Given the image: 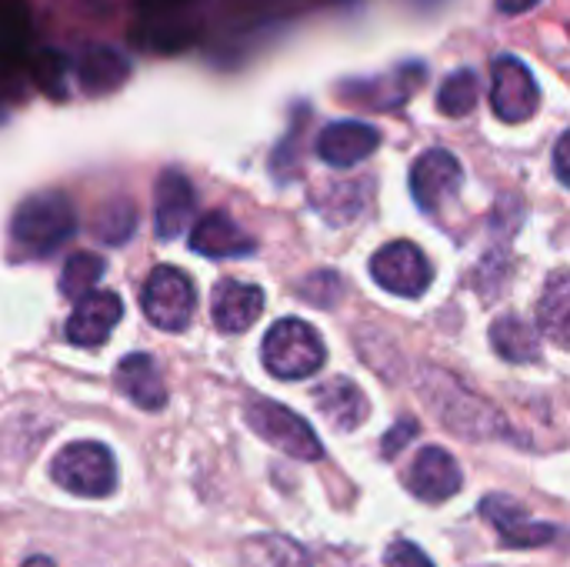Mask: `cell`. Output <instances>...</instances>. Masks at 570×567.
I'll return each instance as SVG.
<instances>
[{
	"instance_id": "cell-3",
	"label": "cell",
	"mask_w": 570,
	"mask_h": 567,
	"mask_svg": "<svg viewBox=\"0 0 570 567\" xmlns=\"http://www.w3.org/2000/svg\"><path fill=\"white\" fill-rule=\"evenodd\" d=\"M50 478L60 491L97 501L117 491V461L100 441H73L53 454Z\"/></svg>"
},
{
	"instance_id": "cell-22",
	"label": "cell",
	"mask_w": 570,
	"mask_h": 567,
	"mask_svg": "<svg viewBox=\"0 0 570 567\" xmlns=\"http://www.w3.org/2000/svg\"><path fill=\"white\" fill-rule=\"evenodd\" d=\"M491 344L511 364H531V361L541 358V338H538V331L528 321L514 317V314L498 317V324L491 328Z\"/></svg>"
},
{
	"instance_id": "cell-5",
	"label": "cell",
	"mask_w": 570,
	"mask_h": 567,
	"mask_svg": "<svg viewBox=\"0 0 570 567\" xmlns=\"http://www.w3.org/2000/svg\"><path fill=\"white\" fill-rule=\"evenodd\" d=\"M140 307H144V317L160 328V331H184L190 321H194V311H197V287L194 281L174 267V264H160L150 271V277L144 281V291H140Z\"/></svg>"
},
{
	"instance_id": "cell-20",
	"label": "cell",
	"mask_w": 570,
	"mask_h": 567,
	"mask_svg": "<svg viewBox=\"0 0 570 567\" xmlns=\"http://www.w3.org/2000/svg\"><path fill=\"white\" fill-rule=\"evenodd\" d=\"M314 404L317 411L337 428V431H354L367 421L371 404L367 394L351 381V378H331L314 391Z\"/></svg>"
},
{
	"instance_id": "cell-18",
	"label": "cell",
	"mask_w": 570,
	"mask_h": 567,
	"mask_svg": "<svg viewBox=\"0 0 570 567\" xmlns=\"http://www.w3.org/2000/svg\"><path fill=\"white\" fill-rule=\"evenodd\" d=\"M130 60L117 50V47H104L94 43L80 53L77 60V84L87 97H100V94H114L127 84L130 77Z\"/></svg>"
},
{
	"instance_id": "cell-24",
	"label": "cell",
	"mask_w": 570,
	"mask_h": 567,
	"mask_svg": "<svg viewBox=\"0 0 570 567\" xmlns=\"http://www.w3.org/2000/svg\"><path fill=\"white\" fill-rule=\"evenodd\" d=\"M104 271H107V264L100 254H94V251L70 254L63 271H60V294L67 301H80L83 294L97 291V281L104 277Z\"/></svg>"
},
{
	"instance_id": "cell-9",
	"label": "cell",
	"mask_w": 570,
	"mask_h": 567,
	"mask_svg": "<svg viewBox=\"0 0 570 567\" xmlns=\"http://www.w3.org/2000/svg\"><path fill=\"white\" fill-rule=\"evenodd\" d=\"M124 317V304L114 291H90L80 301H73V311L67 317V341L77 348H100L110 341Z\"/></svg>"
},
{
	"instance_id": "cell-16",
	"label": "cell",
	"mask_w": 570,
	"mask_h": 567,
	"mask_svg": "<svg viewBox=\"0 0 570 567\" xmlns=\"http://www.w3.org/2000/svg\"><path fill=\"white\" fill-rule=\"evenodd\" d=\"M407 488L421 501H448L461 491V468L444 448H424L407 471Z\"/></svg>"
},
{
	"instance_id": "cell-4",
	"label": "cell",
	"mask_w": 570,
	"mask_h": 567,
	"mask_svg": "<svg viewBox=\"0 0 570 567\" xmlns=\"http://www.w3.org/2000/svg\"><path fill=\"white\" fill-rule=\"evenodd\" d=\"M324 341L321 334L304 324L301 317H284L277 321L267 334H264V344H261V361L264 368L281 378V381H301V378H311L324 368Z\"/></svg>"
},
{
	"instance_id": "cell-8",
	"label": "cell",
	"mask_w": 570,
	"mask_h": 567,
	"mask_svg": "<svg viewBox=\"0 0 570 567\" xmlns=\"http://www.w3.org/2000/svg\"><path fill=\"white\" fill-rule=\"evenodd\" d=\"M491 107L508 124L534 117V110L541 107V90L524 60L504 53L491 63Z\"/></svg>"
},
{
	"instance_id": "cell-32",
	"label": "cell",
	"mask_w": 570,
	"mask_h": 567,
	"mask_svg": "<svg viewBox=\"0 0 570 567\" xmlns=\"http://www.w3.org/2000/svg\"><path fill=\"white\" fill-rule=\"evenodd\" d=\"M554 170H558V177L570 187V130L558 140V147H554Z\"/></svg>"
},
{
	"instance_id": "cell-17",
	"label": "cell",
	"mask_w": 570,
	"mask_h": 567,
	"mask_svg": "<svg viewBox=\"0 0 570 567\" xmlns=\"http://www.w3.org/2000/svg\"><path fill=\"white\" fill-rule=\"evenodd\" d=\"M210 314L224 334H240L264 314V291L244 281H220L210 297Z\"/></svg>"
},
{
	"instance_id": "cell-25",
	"label": "cell",
	"mask_w": 570,
	"mask_h": 567,
	"mask_svg": "<svg viewBox=\"0 0 570 567\" xmlns=\"http://www.w3.org/2000/svg\"><path fill=\"white\" fill-rule=\"evenodd\" d=\"M478 104V74L474 70H454L441 90H438V107L448 117H464Z\"/></svg>"
},
{
	"instance_id": "cell-31",
	"label": "cell",
	"mask_w": 570,
	"mask_h": 567,
	"mask_svg": "<svg viewBox=\"0 0 570 567\" xmlns=\"http://www.w3.org/2000/svg\"><path fill=\"white\" fill-rule=\"evenodd\" d=\"M33 70H37V80L50 90H57V84H60V57L57 53H40L37 57V63H33Z\"/></svg>"
},
{
	"instance_id": "cell-28",
	"label": "cell",
	"mask_w": 570,
	"mask_h": 567,
	"mask_svg": "<svg viewBox=\"0 0 570 567\" xmlns=\"http://www.w3.org/2000/svg\"><path fill=\"white\" fill-rule=\"evenodd\" d=\"M341 291H344V284H341V277H337L334 271H317V274H311V277L301 284V294H304L311 304H317V307L337 304V301H341Z\"/></svg>"
},
{
	"instance_id": "cell-19",
	"label": "cell",
	"mask_w": 570,
	"mask_h": 567,
	"mask_svg": "<svg viewBox=\"0 0 570 567\" xmlns=\"http://www.w3.org/2000/svg\"><path fill=\"white\" fill-rule=\"evenodd\" d=\"M114 381H117L120 394L130 398L140 411H160L167 404V388H164V378L150 354H127L117 364Z\"/></svg>"
},
{
	"instance_id": "cell-13",
	"label": "cell",
	"mask_w": 570,
	"mask_h": 567,
	"mask_svg": "<svg viewBox=\"0 0 570 567\" xmlns=\"http://www.w3.org/2000/svg\"><path fill=\"white\" fill-rule=\"evenodd\" d=\"M190 251H197L200 257H247L257 251L254 237L224 211L204 214L194 227H190Z\"/></svg>"
},
{
	"instance_id": "cell-33",
	"label": "cell",
	"mask_w": 570,
	"mask_h": 567,
	"mask_svg": "<svg viewBox=\"0 0 570 567\" xmlns=\"http://www.w3.org/2000/svg\"><path fill=\"white\" fill-rule=\"evenodd\" d=\"M494 3H498L501 13H524V10H531L534 3H541V0H494Z\"/></svg>"
},
{
	"instance_id": "cell-10",
	"label": "cell",
	"mask_w": 570,
	"mask_h": 567,
	"mask_svg": "<svg viewBox=\"0 0 570 567\" xmlns=\"http://www.w3.org/2000/svg\"><path fill=\"white\" fill-rule=\"evenodd\" d=\"M464 170L458 164V157L451 150H428L417 157V164L411 167V190L421 211H441L461 187Z\"/></svg>"
},
{
	"instance_id": "cell-29",
	"label": "cell",
	"mask_w": 570,
	"mask_h": 567,
	"mask_svg": "<svg viewBox=\"0 0 570 567\" xmlns=\"http://www.w3.org/2000/svg\"><path fill=\"white\" fill-rule=\"evenodd\" d=\"M384 567H434V565H431V558H428L417 545H411V541H394V545L387 548V555H384Z\"/></svg>"
},
{
	"instance_id": "cell-21",
	"label": "cell",
	"mask_w": 570,
	"mask_h": 567,
	"mask_svg": "<svg viewBox=\"0 0 570 567\" xmlns=\"http://www.w3.org/2000/svg\"><path fill=\"white\" fill-rule=\"evenodd\" d=\"M538 324L558 348L570 351V271H554L548 277L538 304Z\"/></svg>"
},
{
	"instance_id": "cell-2",
	"label": "cell",
	"mask_w": 570,
	"mask_h": 567,
	"mask_svg": "<svg viewBox=\"0 0 570 567\" xmlns=\"http://www.w3.org/2000/svg\"><path fill=\"white\" fill-rule=\"evenodd\" d=\"M77 231L73 204L60 190H43L27 197L10 221V244L17 257L40 261L67 244Z\"/></svg>"
},
{
	"instance_id": "cell-7",
	"label": "cell",
	"mask_w": 570,
	"mask_h": 567,
	"mask_svg": "<svg viewBox=\"0 0 570 567\" xmlns=\"http://www.w3.org/2000/svg\"><path fill=\"white\" fill-rule=\"evenodd\" d=\"M371 274H374V281L384 291H391L397 297H421L431 287V281H434L431 261H428V254L414 241L384 244L371 257Z\"/></svg>"
},
{
	"instance_id": "cell-14",
	"label": "cell",
	"mask_w": 570,
	"mask_h": 567,
	"mask_svg": "<svg viewBox=\"0 0 570 567\" xmlns=\"http://www.w3.org/2000/svg\"><path fill=\"white\" fill-rule=\"evenodd\" d=\"M381 147V134L371 124L361 120H337L321 130L317 137V154L331 167H351L367 160Z\"/></svg>"
},
{
	"instance_id": "cell-6",
	"label": "cell",
	"mask_w": 570,
	"mask_h": 567,
	"mask_svg": "<svg viewBox=\"0 0 570 567\" xmlns=\"http://www.w3.org/2000/svg\"><path fill=\"white\" fill-rule=\"evenodd\" d=\"M244 418H247L254 434H261L267 444H274L277 451H284L297 461H317L324 454L314 428L301 414H294L291 408H284L277 401L254 398V401H247Z\"/></svg>"
},
{
	"instance_id": "cell-23",
	"label": "cell",
	"mask_w": 570,
	"mask_h": 567,
	"mask_svg": "<svg viewBox=\"0 0 570 567\" xmlns=\"http://www.w3.org/2000/svg\"><path fill=\"white\" fill-rule=\"evenodd\" d=\"M244 567H311L307 551L284 535H257L240 548Z\"/></svg>"
},
{
	"instance_id": "cell-30",
	"label": "cell",
	"mask_w": 570,
	"mask_h": 567,
	"mask_svg": "<svg viewBox=\"0 0 570 567\" xmlns=\"http://www.w3.org/2000/svg\"><path fill=\"white\" fill-rule=\"evenodd\" d=\"M411 438H417V421H411V418H401V421L394 424V431H391V434L384 438V444H381L384 458H397V454H401V448H404Z\"/></svg>"
},
{
	"instance_id": "cell-11",
	"label": "cell",
	"mask_w": 570,
	"mask_h": 567,
	"mask_svg": "<svg viewBox=\"0 0 570 567\" xmlns=\"http://www.w3.org/2000/svg\"><path fill=\"white\" fill-rule=\"evenodd\" d=\"M481 518L488 525H494L498 538L508 545V548H541L548 541H554V528L544 525V521H534L518 501L504 498V495H488L481 501Z\"/></svg>"
},
{
	"instance_id": "cell-1",
	"label": "cell",
	"mask_w": 570,
	"mask_h": 567,
	"mask_svg": "<svg viewBox=\"0 0 570 567\" xmlns=\"http://www.w3.org/2000/svg\"><path fill=\"white\" fill-rule=\"evenodd\" d=\"M421 398L431 404V411L444 421V428H451L461 438H474V441H488V438H501L504 418L474 391H468L454 374L441 371V368H424L421 371Z\"/></svg>"
},
{
	"instance_id": "cell-34",
	"label": "cell",
	"mask_w": 570,
	"mask_h": 567,
	"mask_svg": "<svg viewBox=\"0 0 570 567\" xmlns=\"http://www.w3.org/2000/svg\"><path fill=\"white\" fill-rule=\"evenodd\" d=\"M20 567H57L50 558H43V555H33V558H27Z\"/></svg>"
},
{
	"instance_id": "cell-26",
	"label": "cell",
	"mask_w": 570,
	"mask_h": 567,
	"mask_svg": "<svg viewBox=\"0 0 570 567\" xmlns=\"http://www.w3.org/2000/svg\"><path fill=\"white\" fill-rule=\"evenodd\" d=\"M134 231H137V207H134V201L117 197V201H110V204L100 211L97 237H100L104 244L120 247V244H127V241L134 237Z\"/></svg>"
},
{
	"instance_id": "cell-27",
	"label": "cell",
	"mask_w": 570,
	"mask_h": 567,
	"mask_svg": "<svg viewBox=\"0 0 570 567\" xmlns=\"http://www.w3.org/2000/svg\"><path fill=\"white\" fill-rule=\"evenodd\" d=\"M27 37H30L27 7L20 0H0V50L3 53L23 50Z\"/></svg>"
},
{
	"instance_id": "cell-15",
	"label": "cell",
	"mask_w": 570,
	"mask_h": 567,
	"mask_svg": "<svg viewBox=\"0 0 570 567\" xmlns=\"http://www.w3.org/2000/svg\"><path fill=\"white\" fill-rule=\"evenodd\" d=\"M424 77H428L424 63H401L394 74L374 77V80H357V87H344L341 94L347 100L367 104L374 110H394L411 100V94L424 84Z\"/></svg>"
},
{
	"instance_id": "cell-12",
	"label": "cell",
	"mask_w": 570,
	"mask_h": 567,
	"mask_svg": "<svg viewBox=\"0 0 570 567\" xmlns=\"http://www.w3.org/2000/svg\"><path fill=\"white\" fill-rule=\"evenodd\" d=\"M197 207L194 184L180 170H164L154 190V231L160 241H174L187 231Z\"/></svg>"
}]
</instances>
